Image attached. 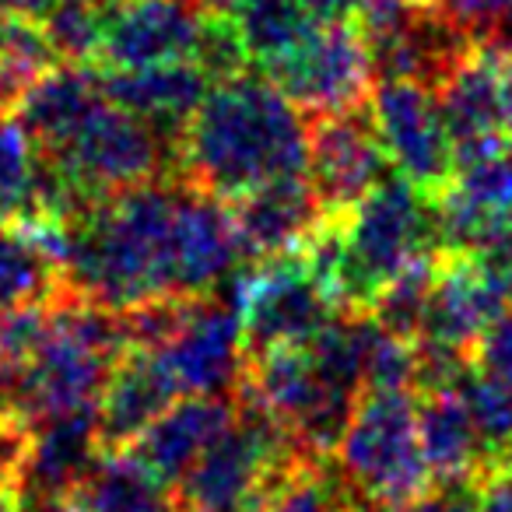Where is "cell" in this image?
<instances>
[{
	"mask_svg": "<svg viewBox=\"0 0 512 512\" xmlns=\"http://www.w3.org/2000/svg\"><path fill=\"white\" fill-rule=\"evenodd\" d=\"M67 288L109 313L218 295L249 267L228 200L165 176L85 204L60 225Z\"/></svg>",
	"mask_w": 512,
	"mask_h": 512,
	"instance_id": "cell-1",
	"label": "cell"
},
{
	"mask_svg": "<svg viewBox=\"0 0 512 512\" xmlns=\"http://www.w3.org/2000/svg\"><path fill=\"white\" fill-rule=\"evenodd\" d=\"M18 116L43 148L74 207L176 172V141L102 88L92 64H57L18 99Z\"/></svg>",
	"mask_w": 512,
	"mask_h": 512,
	"instance_id": "cell-2",
	"label": "cell"
},
{
	"mask_svg": "<svg viewBox=\"0 0 512 512\" xmlns=\"http://www.w3.org/2000/svg\"><path fill=\"white\" fill-rule=\"evenodd\" d=\"M309 116L267 74L242 71L207 92L176 141V172L197 190L239 200L306 176Z\"/></svg>",
	"mask_w": 512,
	"mask_h": 512,
	"instance_id": "cell-3",
	"label": "cell"
},
{
	"mask_svg": "<svg viewBox=\"0 0 512 512\" xmlns=\"http://www.w3.org/2000/svg\"><path fill=\"white\" fill-rule=\"evenodd\" d=\"M446 246L439 204L393 172L362 204L330 214L302 253L337 313H369L390 281Z\"/></svg>",
	"mask_w": 512,
	"mask_h": 512,
	"instance_id": "cell-4",
	"label": "cell"
},
{
	"mask_svg": "<svg viewBox=\"0 0 512 512\" xmlns=\"http://www.w3.org/2000/svg\"><path fill=\"white\" fill-rule=\"evenodd\" d=\"M130 348L127 323L67 292L46 316L39 344L15 372V400L25 421L99 411L116 362Z\"/></svg>",
	"mask_w": 512,
	"mask_h": 512,
	"instance_id": "cell-5",
	"label": "cell"
},
{
	"mask_svg": "<svg viewBox=\"0 0 512 512\" xmlns=\"http://www.w3.org/2000/svg\"><path fill=\"white\" fill-rule=\"evenodd\" d=\"M337 481L365 512H400L435 488L421 453L418 393L365 390L334 449Z\"/></svg>",
	"mask_w": 512,
	"mask_h": 512,
	"instance_id": "cell-6",
	"label": "cell"
},
{
	"mask_svg": "<svg viewBox=\"0 0 512 512\" xmlns=\"http://www.w3.org/2000/svg\"><path fill=\"white\" fill-rule=\"evenodd\" d=\"M299 460L309 456L299 453L292 435L239 393V421L179 481V495L186 509L197 512H256L267 491Z\"/></svg>",
	"mask_w": 512,
	"mask_h": 512,
	"instance_id": "cell-7",
	"label": "cell"
},
{
	"mask_svg": "<svg viewBox=\"0 0 512 512\" xmlns=\"http://www.w3.org/2000/svg\"><path fill=\"white\" fill-rule=\"evenodd\" d=\"M204 0H102L95 71H141L162 64H200L214 22Z\"/></svg>",
	"mask_w": 512,
	"mask_h": 512,
	"instance_id": "cell-8",
	"label": "cell"
},
{
	"mask_svg": "<svg viewBox=\"0 0 512 512\" xmlns=\"http://www.w3.org/2000/svg\"><path fill=\"white\" fill-rule=\"evenodd\" d=\"M235 302L242 316V358L309 344L341 316L302 249L249 264L235 278Z\"/></svg>",
	"mask_w": 512,
	"mask_h": 512,
	"instance_id": "cell-9",
	"label": "cell"
},
{
	"mask_svg": "<svg viewBox=\"0 0 512 512\" xmlns=\"http://www.w3.org/2000/svg\"><path fill=\"white\" fill-rule=\"evenodd\" d=\"M505 306L509 299L481 256L442 246L435 256L432 292L418 334L421 358L442 369L474 365L477 341Z\"/></svg>",
	"mask_w": 512,
	"mask_h": 512,
	"instance_id": "cell-10",
	"label": "cell"
},
{
	"mask_svg": "<svg viewBox=\"0 0 512 512\" xmlns=\"http://www.w3.org/2000/svg\"><path fill=\"white\" fill-rule=\"evenodd\" d=\"M369 106L393 172L414 190L442 197L456 176V151L432 88L411 78H376Z\"/></svg>",
	"mask_w": 512,
	"mask_h": 512,
	"instance_id": "cell-11",
	"label": "cell"
},
{
	"mask_svg": "<svg viewBox=\"0 0 512 512\" xmlns=\"http://www.w3.org/2000/svg\"><path fill=\"white\" fill-rule=\"evenodd\" d=\"M260 74H267L306 116L365 106L379 78L358 18L320 25L306 46Z\"/></svg>",
	"mask_w": 512,
	"mask_h": 512,
	"instance_id": "cell-12",
	"label": "cell"
},
{
	"mask_svg": "<svg viewBox=\"0 0 512 512\" xmlns=\"http://www.w3.org/2000/svg\"><path fill=\"white\" fill-rule=\"evenodd\" d=\"M306 176L327 214L351 211L393 176L369 102L355 109L309 116Z\"/></svg>",
	"mask_w": 512,
	"mask_h": 512,
	"instance_id": "cell-13",
	"label": "cell"
},
{
	"mask_svg": "<svg viewBox=\"0 0 512 512\" xmlns=\"http://www.w3.org/2000/svg\"><path fill=\"white\" fill-rule=\"evenodd\" d=\"M151 351L162 358V365L169 369L172 383L183 397L232 393L242 379L239 302H228L225 292L193 299L183 323Z\"/></svg>",
	"mask_w": 512,
	"mask_h": 512,
	"instance_id": "cell-14",
	"label": "cell"
},
{
	"mask_svg": "<svg viewBox=\"0 0 512 512\" xmlns=\"http://www.w3.org/2000/svg\"><path fill=\"white\" fill-rule=\"evenodd\" d=\"M439 204L442 242L484 253L512 235V137L502 148L460 165Z\"/></svg>",
	"mask_w": 512,
	"mask_h": 512,
	"instance_id": "cell-15",
	"label": "cell"
},
{
	"mask_svg": "<svg viewBox=\"0 0 512 512\" xmlns=\"http://www.w3.org/2000/svg\"><path fill=\"white\" fill-rule=\"evenodd\" d=\"M78 211L15 106H0V221L64 225Z\"/></svg>",
	"mask_w": 512,
	"mask_h": 512,
	"instance_id": "cell-16",
	"label": "cell"
},
{
	"mask_svg": "<svg viewBox=\"0 0 512 512\" xmlns=\"http://www.w3.org/2000/svg\"><path fill=\"white\" fill-rule=\"evenodd\" d=\"M439 99L442 120L453 137L456 169L509 141L502 120V99H498V74L488 39L474 43L460 57V64L432 88Z\"/></svg>",
	"mask_w": 512,
	"mask_h": 512,
	"instance_id": "cell-17",
	"label": "cell"
},
{
	"mask_svg": "<svg viewBox=\"0 0 512 512\" xmlns=\"http://www.w3.org/2000/svg\"><path fill=\"white\" fill-rule=\"evenodd\" d=\"M228 207H232V218L249 264H264L274 256L299 253L320 232L323 221L330 218L323 211L309 176H292L281 179V183L260 186V190L232 200Z\"/></svg>",
	"mask_w": 512,
	"mask_h": 512,
	"instance_id": "cell-18",
	"label": "cell"
},
{
	"mask_svg": "<svg viewBox=\"0 0 512 512\" xmlns=\"http://www.w3.org/2000/svg\"><path fill=\"white\" fill-rule=\"evenodd\" d=\"M99 453V411L32 421L29 463H25L22 488H18L25 512H50L53 505L67 502L74 484Z\"/></svg>",
	"mask_w": 512,
	"mask_h": 512,
	"instance_id": "cell-19",
	"label": "cell"
},
{
	"mask_svg": "<svg viewBox=\"0 0 512 512\" xmlns=\"http://www.w3.org/2000/svg\"><path fill=\"white\" fill-rule=\"evenodd\" d=\"M239 421V393H193L179 397L169 411H162L151 428L134 442L137 456L155 467L165 481L179 488L186 474L200 463V456Z\"/></svg>",
	"mask_w": 512,
	"mask_h": 512,
	"instance_id": "cell-20",
	"label": "cell"
},
{
	"mask_svg": "<svg viewBox=\"0 0 512 512\" xmlns=\"http://www.w3.org/2000/svg\"><path fill=\"white\" fill-rule=\"evenodd\" d=\"M183 393L176 390L169 369L151 348L130 344L116 362L106 393L99 400V442L102 449H127L151 428V421L169 411Z\"/></svg>",
	"mask_w": 512,
	"mask_h": 512,
	"instance_id": "cell-21",
	"label": "cell"
},
{
	"mask_svg": "<svg viewBox=\"0 0 512 512\" xmlns=\"http://www.w3.org/2000/svg\"><path fill=\"white\" fill-rule=\"evenodd\" d=\"M418 435L435 484H477L495 463L456 383L418 390Z\"/></svg>",
	"mask_w": 512,
	"mask_h": 512,
	"instance_id": "cell-22",
	"label": "cell"
},
{
	"mask_svg": "<svg viewBox=\"0 0 512 512\" xmlns=\"http://www.w3.org/2000/svg\"><path fill=\"white\" fill-rule=\"evenodd\" d=\"M71 292L60 256V225L0 221V320L64 299Z\"/></svg>",
	"mask_w": 512,
	"mask_h": 512,
	"instance_id": "cell-23",
	"label": "cell"
},
{
	"mask_svg": "<svg viewBox=\"0 0 512 512\" xmlns=\"http://www.w3.org/2000/svg\"><path fill=\"white\" fill-rule=\"evenodd\" d=\"M102 88L113 95L120 106L148 120L165 137L179 141L186 120L197 113L218 81L200 64H162L141 67V71H99Z\"/></svg>",
	"mask_w": 512,
	"mask_h": 512,
	"instance_id": "cell-24",
	"label": "cell"
},
{
	"mask_svg": "<svg viewBox=\"0 0 512 512\" xmlns=\"http://www.w3.org/2000/svg\"><path fill=\"white\" fill-rule=\"evenodd\" d=\"M67 502L81 512H186L176 484L148 467L134 449H102Z\"/></svg>",
	"mask_w": 512,
	"mask_h": 512,
	"instance_id": "cell-25",
	"label": "cell"
},
{
	"mask_svg": "<svg viewBox=\"0 0 512 512\" xmlns=\"http://www.w3.org/2000/svg\"><path fill=\"white\" fill-rule=\"evenodd\" d=\"M232 18L246 43L249 64H256L260 71H271L274 64L292 57L323 25L295 0H242Z\"/></svg>",
	"mask_w": 512,
	"mask_h": 512,
	"instance_id": "cell-26",
	"label": "cell"
},
{
	"mask_svg": "<svg viewBox=\"0 0 512 512\" xmlns=\"http://www.w3.org/2000/svg\"><path fill=\"white\" fill-rule=\"evenodd\" d=\"M351 505L355 502L327 460H299L267 491L256 512H351Z\"/></svg>",
	"mask_w": 512,
	"mask_h": 512,
	"instance_id": "cell-27",
	"label": "cell"
},
{
	"mask_svg": "<svg viewBox=\"0 0 512 512\" xmlns=\"http://www.w3.org/2000/svg\"><path fill=\"white\" fill-rule=\"evenodd\" d=\"M460 393L467 400L481 439L488 442L491 456L512 453V383L491 376V372L470 365L460 376Z\"/></svg>",
	"mask_w": 512,
	"mask_h": 512,
	"instance_id": "cell-28",
	"label": "cell"
},
{
	"mask_svg": "<svg viewBox=\"0 0 512 512\" xmlns=\"http://www.w3.org/2000/svg\"><path fill=\"white\" fill-rule=\"evenodd\" d=\"M439 8L474 39L498 36L502 25L512 22V0H439Z\"/></svg>",
	"mask_w": 512,
	"mask_h": 512,
	"instance_id": "cell-29",
	"label": "cell"
},
{
	"mask_svg": "<svg viewBox=\"0 0 512 512\" xmlns=\"http://www.w3.org/2000/svg\"><path fill=\"white\" fill-rule=\"evenodd\" d=\"M474 365L491 372V376L505 379V383H512V302L481 334V341L474 348Z\"/></svg>",
	"mask_w": 512,
	"mask_h": 512,
	"instance_id": "cell-30",
	"label": "cell"
},
{
	"mask_svg": "<svg viewBox=\"0 0 512 512\" xmlns=\"http://www.w3.org/2000/svg\"><path fill=\"white\" fill-rule=\"evenodd\" d=\"M29 446H32V425L25 418H11L0 425V488H22Z\"/></svg>",
	"mask_w": 512,
	"mask_h": 512,
	"instance_id": "cell-31",
	"label": "cell"
},
{
	"mask_svg": "<svg viewBox=\"0 0 512 512\" xmlns=\"http://www.w3.org/2000/svg\"><path fill=\"white\" fill-rule=\"evenodd\" d=\"M477 512H512V453L498 456L474 484Z\"/></svg>",
	"mask_w": 512,
	"mask_h": 512,
	"instance_id": "cell-32",
	"label": "cell"
},
{
	"mask_svg": "<svg viewBox=\"0 0 512 512\" xmlns=\"http://www.w3.org/2000/svg\"><path fill=\"white\" fill-rule=\"evenodd\" d=\"M400 512H477L474 484H435L428 495Z\"/></svg>",
	"mask_w": 512,
	"mask_h": 512,
	"instance_id": "cell-33",
	"label": "cell"
},
{
	"mask_svg": "<svg viewBox=\"0 0 512 512\" xmlns=\"http://www.w3.org/2000/svg\"><path fill=\"white\" fill-rule=\"evenodd\" d=\"M491 57H495V74H498V99H502V120L505 130L512 137V43L502 39H488Z\"/></svg>",
	"mask_w": 512,
	"mask_h": 512,
	"instance_id": "cell-34",
	"label": "cell"
},
{
	"mask_svg": "<svg viewBox=\"0 0 512 512\" xmlns=\"http://www.w3.org/2000/svg\"><path fill=\"white\" fill-rule=\"evenodd\" d=\"M316 22L330 25V22H348V18L358 15V0H295Z\"/></svg>",
	"mask_w": 512,
	"mask_h": 512,
	"instance_id": "cell-35",
	"label": "cell"
},
{
	"mask_svg": "<svg viewBox=\"0 0 512 512\" xmlns=\"http://www.w3.org/2000/svg\"><path fill=\"white\" fill-rule=\"evenodd\" d=\"M60 0H0V15H18V18H39L43 22Z\"/></svg>",
	"mask_w": 512,
	"mask_h": 512,
	"instance_id": "cell-36",
	"label": "cell"
},
{
	"mask_svg": "<svg viewBox=\"0 0 512 512\" xmlns=\"http://www.w3.org/2000/svg\"><path fill=\"white\" fill-rule=\"evenodd\" d=\"M11 418H22V414H18V400H15V372L0 365V425Z\"/></svg>",
	"mask_w": 512,
	"mask_h": 512,
	"instance_id": "cell-37",
	"label": "cell"
},
{
	"mask_svg": "<svg viewBox=\"0 0 512 512\" xmlns=\"http://www.w3.org/2000/svg\"><path fill=\"white\" fill-rule=\"evenodd\" d=\"M0 512H25L18 488H0Z\"/></svg>",
	"mask_w": 512,
	"mask_h": 512,
	"instance_id": "cell-38",
	"label": "cell"
},
{
	"mask_svg": "<svg viewBox=\"0 0 512 512\" xmlns=\"http://www.w3.org/2000/svg\"><path fill=\"white\" fill-rule=\"evenodd\" d=\"M204 4H207L211 11H221V15H232V11L239 8L242 0H204Z\"/></svg>",
	"mask_w": 512,
	"mask_h": 512,
	"instance_id": "cell-39",
	"label": "cell"
},
{
	"mask_svg": "<svg viewBox=\"0 0 512 512\" xmlns=\"http://www.w3.org/2000/svg\"><path fill=\"white\" fill-rule=\"evenodd\" d=\"M50 512H81V509H74V505L71 502H60V505H53V509Z\"/></svg>",
	"mask_w": 512,
	"mask_h": 512,
	"instance_id": "cell-40",
	"label": "cell"
},
{
	"mask_svg": "<svg viewBox=\"0 0 512 512\" xmlns=\"http://www.w3.org/2000/svg\"><path fill=\"white\" fill-rule=\"evenodd\" d=\"M186 512H197V509H186Z\"/></svg>",
	"mask_w": 512,
	"mask_h": 512,
	"instance_id": "cell-41",
	"label": "cell"
}]
</instances>
